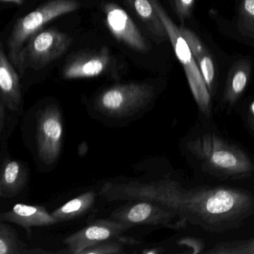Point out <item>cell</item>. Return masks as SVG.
Returning a JSON list of instances; mask_svg holds the SVG:
<instances>
[{"instance_id":"obj_25","label":"cell","mask_w":254,"mask_h":254,"mask_svg":"<svg viewBox=\"0 0 254 254\" xmlns=\"http://www.w3.org/2000/svg\"><path fill=\"white\" fill-rule=\"evenodd\" d=\"M174 12L178 16L181 23L190 18L194 8L195 0H169Z\"/></svg>"},{"instance_id":"obj_26","label":"cell","mask_w":254,"mask_h":254,"mask_svg":"<svg viewBox=\"0 0 254 254\" xmlns=\"http://www.w3.org/2000/svg\"><path fill=\"white\" fill-rule=\"evenodd\" d=\"M2 2H5V3H11L14 4V5H21L24 3L26 0H1Z\"/></svg>"},{"instance_id":"obj_6","label":"cell","mask_w":254,"mask_h":254,"mask_svg":"<svg viewBox=\"0 0 254 254\" xmlns=\"http://www.w3.org/2000/svg\"><path fill=\"white\" fill-rule=\"evenodd\" d=\"M80 0H47L14 23L7 41L8 59L16 68L26 43L51 20L81 8Z\"/></svg>"},{"instance_id":"obj_5","label":"cell","mask_w":254,"mask_h":254,"mask_svg":"<svg viewBox=\"0 0 254 254\" xmlns=\"http://www.w3.org/2000/svg\"><path fill=\"white\" fill-rule=\"evenodd\" d=\"M164 26L175 55L183 65L191 94L197 108V121L205 126H216L214 120L213 98L179 28L168 15L159 0H149Z\"/></svg>"},{"instance_id":"obj_20","label":"cell","mask_w":254,"mask_h":254,"mask_svg":"<svg viewBox=\"0 0 254 254\" xmlns=\"http://www.w3.org/2000/svg\"><path fill=\"white\" fill-rule=\"evenodd\" d=\"M204 254H254V232L241 237L212 242Z\"/></svg>"},{"instance_id":"obj_17","label":"cell","mask_w":254,"mask_h":254,"mask_svg":"<svg viewBox=\"0 0 254 254\" xmlns=\"http://www.w3.org/2000/svg\"><path fill=\"white\" fill-rule=\"evenodd\" d=\"M124 2L157 44H161L169 39L166 29L149 0H124Z\"/></svg>"},{"instance_id":"obj_1","label":"cell","mask_w":254,"mask_h":254,"mask_svg":"<svg viewBox=\"0 0 254 254\" xmlns=\"http://www.w3.org/2000/svg\"><path fill=\"white\" fill-rule=\"evenodd\" d=\"M100 193L111 201L147 200L160 203L176 212L184 230L203 236L209 245L254 232V186L187 180L169 165L148 181H108Z\"/></svg>"},{"instance_id":"obj_13","label":"cell","mask_w":254,"mask_h":254,"mask_svg":"<svg viewBox=\"0 0 254 254\" xmlns=\"http://www.w3.org/2000/svg\"><path fill=\"white\" fill-rule=\"evenodd\" d=\"M17 68L0 45V102L8 110L24 116L21 84Z\"/></svg>"},{"instance_id":"obj_10","label":"cell","mask_w":254,"mask_h":254,"mask_svg":"<svg viewBox=\"0 0 254 254\" xmlns=\"http://www.w3.org/2000/svg\"><path fill=\"white\" fill-rule=\"evenodd\" d=\"M133 224L113 219H98L68 236L64 244L66 250L60 253L80 254L88 247L104 241L123 237Z\"/></svg>"},{"instance_id":"obj_19","label":"cell","mask_w":254,"mask_h":254,"mask_svg":"<svg viewBox=\"0 0 254 254\" xmlns=\"http://www.w3.org/2000/svg\"><path fill=\"white\" fill-rule=\"evenodd\" d=\"M50 252L34 248L29 250L20 239L15 229L8 222L0 221V254H50Z\"/></svg>"},{"instance_id":"obj_21","label":"cell","mask_w":254,"mask_h":254,"mask_svg":"<svg viewBox=\"0 0 254 254\" xmlns=\"http://www.w3.org/2000/svg\"><path fill=\"white\" fill-rule=\"evenodd\" d=\"M21 114L10 111L0 102V148L1 157L7 154L8 141L12 134L16 126L18 124Z\"/></svg>"},{"instance_id":"obj_8","label":"cell","mask_w":254,"mask_h":254,"mask_svg":"<svg viewBox=\"0 0 254 254\" xmlns=\"http://www.w3.org/2000/svg\"><path fill=\"white\" fill-rule=\"evenodd\" d=\"M111 218L133 226H156L176 231L186 229L176 212L151 200H130L127 204L115 209Z\"/></svg>"},{"instance_id":"obj_18","label":"cell","mask_w":254,"mask_h":254,"mask_svg":"<svg viewBox=\"0 0 254 254\" xmlns=\"http://www.w3.org/2000/svg\"><path fill=\"white\" fill-rule=\"evenodd\" d=\"M96 194L93 191L83 193L51 212L59 222L71 221L85 215L94 206Z\"/></svg>"},{"instance_id":"obj_3","label":"cell","mask_w":254,"mask_h":254,"mask_svg":"<svg viewBox=\"0 0 254 254\" xmlns=\"http://www.w3.org/2000/svg\"><path fill=\"white\" fill-rule=\"evenodd\" d=\"M157 96V88L151 83H120L98 92L90 99L88 111L103 123H126L149 111Z\"/></svg>"},{"instance_id":"obj_11","label":"cell","mask_w":254,"mask_h":254,"mask_svg":"<svg viewBox=\"0 0 254 254\" xmlns=\"http://www.w3.org/2000/svg\"><path fill=\"white\" fill-rule=\"evenodd\" d=\"M103 12L108 29L119 41L136 53L149 52L148 41L126 10L115 2H106Z\"/></svg>"},{"instance_id":"obj_9","label":"cell","mask_w":254,"mask_h":254,"mask_svg":"<svg viewBox=\"0 0 254 254\" xmlns=\"http://www.w3.org/2000/svg\"><path fill=\"white\" fill-rule=\"evenodd\" d=\"M118 62L107 47L96 51L82 52L68 59L62 69L65 79L95 78L111 75L116 80L120 77Z\"/></svg>"},{"instance_id":"obj_16","label":"cell","mask_w":254,"mask_h":254,"mask_svg":"<svg viewBox=\"0 0 254 254\" xmlns=\"http://www.w3.org/2000/svg\"><path fill=\"white\" fill-rule=\"evenodd\" d=\"M179 29L191 50V54L198 66L208 90L214 100L218 92V83L213 58L194 32L184 27H180Z\"/></svg>"},{"instance_id":"obj_4","label":"cell","mask_w":254,"mask_h":254,"mask_svg":"<svg viewBox=\"0 0 254 254\" xmlns=\"http://www.w3.org/2000/svg\"><path fill=\"white\" fill-rule=\"evenodd\" d=\"M29 148L41 170H50L60 160L63 150L64 124L59 102L46 99L27 113Z\"/></svg>"},{"instance_id":"obj_12","label":"cell","mask_w":254,"mask_h":254,"mask_svg":"<svg viewBox=\"0 0 254 254\" xmlns=\"http://www.w3.org/2000/svg\"><path fill=\"white\" fill-rule=\"evenodd\" d=\"M251 74V61L242 59L233 64L218 102V111L223 115L229 116L237 111L248 87Z\"/></svg>"},{"instance_id":"obj_14","label":"cell","mask_w":254,"mask_h":254,"mask_svg":"<svg viewBox=\"0 0 254 254\" xmlns=\"http://www.w3.org/2000/svg\"><path fill=\"white\" fill-rule=\"evenodd\" d=\"M1 159L0 197L5 199L17 197L29 184L30 171L26 163L13 158L8 152Z\"/></svg>"},{"instance_id":"obj_24","label":"cell","mask_w":254,"mask_h":254,"mask_svg":"<svg viewBox=\"0 0 254 254\" xmlns=\"http://www.w3.org/2000/svg\"><path fill=\"white\" fill-rule=\"evenodd\" d=\"M236 112L239 114L244 127L254 139V99L242 102Z\"/></svg>"},{"instance_id":"obj_2","label":"cell","mask_w":254,"mask_h":254,"mask_svg":"<svg viewBox=\"0 0 254 254\" xmlns=\"http://www.w3.org/2000/svg\"><path fill=\"white\" fill-rule=\"evenodd\" d=\"M179 150L194 181L254 186V152L224 135L217 125L196 122L180 140Z\"/></svg>"},{"instance_id":"obj_23","label":"cell","mask_w":254,"mask_h":254,"mask_svg":"<svg viewBox=\"0 0 254 254\" xmlns=\"http://www.w3.org/2000/svg\"><path fill=\"white\" fill-rule=\"evenodd\" d=\"M238 29L244 36L254 38V0H241Z\"/></svg>"},{"instance_id":"obj_22","label":"cell","mask_w":254,"mask_h":254,"mask_svg":"<svg viewBox=\"0 0 254 254\" xmlns=\"http://www.w3.org/2000/svg\"><path fill=\"white\" fill-rule=\"evenodd\" d=\"M138 242L133 239L124 237L109 239L92 245L81 251L80 254H120L124 253L125 244L135 245Z\"/></svg>"},{"instance_id":"obj_7","label":"cell","mask_w":254,"mask_h":254,"mask_svg":"<svg viewBox=\"0 0 254 254\" xmlns=\"http://www.w3.org/2000/svg\"><path fill=\"white\" fill-rule=\"evenodd\" d=\"M72 38L51 27L40 31L23 47L17 69L23 75L27 69L39 70L62 58L69 50Z\"/></svg>"},{"instance_id":"obj_15","label":"cell","mask_w":254,"mask_h":254,"mask_svg":"<svg viewBox=\"0 0 254 254\" xmlns=\"http://www.w3.org/2000/svg\"><path fill=\"white\" fill-rule=\"evenodd\" d=\"M0 221L20 226L26 230L29 237L32 236L33 227H47L59 223L44 206L23 203H17L10 210L1 213Z\"/></svg>"}]
</instances>
